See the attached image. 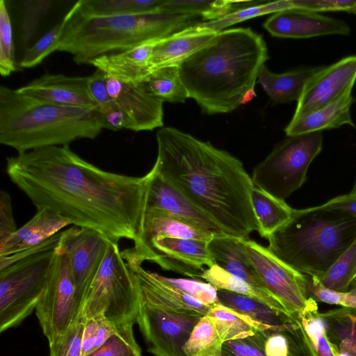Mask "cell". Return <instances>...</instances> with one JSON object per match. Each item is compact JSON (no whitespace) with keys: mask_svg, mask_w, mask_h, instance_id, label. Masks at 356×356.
Instances as JSON below:
<instances>
[{"mask_svg":"<svg viewBox=\"0 0 356 356\" xmlns=\"http://www.w3.org/2000/svg\"><path fill=\"white\" fill-rule=\"evenodd\" d=\"M6 172L37 209H52L72 225L97 231L114 241H136L143 209L144 176L104 170L69 145L9 156Z\"/></svg>","mask_w":356,"mask_h":356,"instance_id":"cell-1","label":"cell"},{"mask_svg":"<svg viewBox=\"0 0 356 356\" xmlns=\"http://www.w3.org/2000/svg\"><path fill=\"white\" fill-rule=\"evenodd\" d=\"M152 168L204 211L223 234L248 238L258 231L254 187L243 163L225 150L173 127L156 132Z\"/></svg>","mask_w":356,"mask_h":356,"instance_id":"cell-2","label":"cell"},{"mask_svg":"<svg viewBox=\"0 0 356 356\" xmlns=\"http://www.w3.org/2000/svg\"><path fill=\"white\" fill-rule=\"evenodd\" d=\"M269 58L262 36L250 28L224 29L179 65L188 92L208 115L227 113L240 106L254 87L261 67Z\"/></svg>","mask_w":356,"mask_h":356,"instance_id":"cell-3","label":"cell"},{"mask_svg":"<svg viewBox=\"0 0 356 356\" xmlns=\"http://www.w3.org/2000/svg\"><path fill=\"white\" fill-rule=\"evenodd\" d=\"M103 129L96 109L56 105L0 86V143L17 154L93 140Z\"/></svg>","mask_w":356,"mask_h":356,"instance_id":"cell-4","label":"cell"},{"mask_svg":"<svg viewBox=\"0 0 356 356\" xmlns=\"http://www.w3.org/2000/svg\"><path fill=\"white\" fill-rule=\"evenodd\" d=\"M200 18L193 14L165 11L88 17L74 4L63 18L65 25L57 51L72 55L76 64H90L102 55L168 37L200 23Z\"/></svg>","mask_w":356,"mask_h":356,"instance_id":"cell-5","label":"cell"},{"mask_svg":"<svg viewBox=\"0 0 356 356\" xmlns=\"http://www.w3.org/2000/svg\"><path fill=\"white\" fill-rule=\"evenodd\" d=\"M268 249L296 270L321 278L356 240V218L321 205L294 209Z\"/></svg>","mask_w":356,"mask_h":356,"instance_id":"cell-6","label":"cell"},{"mask_svg":"<svg viewBox=\"0 0 356 356\" xmlns=\"http://www.w3.org/2000/svg\"><path fill=\"white\" fill-rule=\"evenodd\" d=\"M66 230L40 245L0 257V332L19 325L36 308Z\"/></svg>","mask_w":356,"mask_h":356,"instance_id":"cell-7","label":"cell"},{"mask_svg":"<svg viewBox=\"0 0 356 356\" xmlns=\"http://www.w3.org/2000/svg\"><path fill=\"white\" fill-rule=\"evenodd\" d=\"M138 282L111 240L101 266L82 302L78 319L102 318L116 325L136 323L140 307Z\"/></svg>","mask_w":356,"mask_h":356,"instance_id":"cell-8","label":"cell"},{"mask_svg":"<svg viewBox=\"0 0 356 356\" xmlns=\"http://www.w3.org/2000/svg\"><path fill=\"white\" fill-rule=\"evenodd\" d=\"M322 131L288 136L253 169L255 187L285 200L305 183L308 168L323 147Z\"/></svg>","mask_w":356,"mask_h":356,"instance_id":"cell-9","label":"cell"},{"mask_svg":"<svg viewBox=\"0 0 356 356\" xmlns=\"http://www.w3.org/2000/svg\"><path fill=\"white\" fill-rule=\"evenodd\" d=\"M140 294L136 323L148 351L153 356H186L183 348L204 315L195 311L168 307L141 290Z\"/></svg>","mask_w":356,"mask_h":356,"instance_id":"cell-10","label":"cell"},{"mask_svg":"<svg viewBox=\"0 0 356 356\" xmlns=\"http://www.w3.org/2000/svg\"><path fill=\"white\" fill-rule=\"evenodd\" d=\"M245 252L266 289L296 317L305 312L318 310L309 292L308 275L302 274L273 254L268 248L244 239Z\"/></svg>","mask_w":356,"mask_h":356,"instance_id":"cell-11","label":"cell"},{"mask_svg":"<svg viewBox=\"0 0 356 356\" xmlns=\"http://www.w3.org/2000/svg\"><path fill=\"white\" fill-rule=\"evenodd\" d=\"M35 314L49 345L63 336L77 320L75 289L63 241Z\"/></svg>","mask_w":356,"mask_h":356,"instance_id":"cell-12","label":"cell"},{"mask_svg":"<svg viewBox=\"0 0 356 356\" xmlns=\"http://www.w3.org/2000/svg\"><path fill=\"white\" fill-rule=\"evenodd\" d=\"M111 240L97 231L85 227L73 225L66 229L63 246L68 258L74 285L78 316L85 295L102 264Z\"/></svg>","mask_w":356,"mask_h":356,"instance_id":"cell-13","label":"cell"},{"mask_svg":"<svg viewBox=\"0 0 356 356\" xmlns=\"http://www.w3.org/2000/svg\"><path fill=\"white\" fill-rule=\"evenodd\" d=\"M356 81V55L323 66L306 83L293 118H298L337 101L352 92Z\"/></svg>","mask_w":356,"mask_h":356,"instance_id":"cell-14","label":"cell"},{"mask_svg":"<svg viewBox=\"0 0 356 356\" xmlns=\"http://www.w3.org/2000/svg\"><path fill=\"white\" fill-rule=\"evenodd\" d=\"M144 177L143 211L160 210L216 235L223 234L204 211L153 168Z\"/></svg>","mask_w":356,"mask_h":356,"instance_id":"cell-15","label":"cell"},{"mask_svg":"<svg viewBox=\"0 0 356 356\" xmlns=\"http://www.w3.org/2000/svg\"><path fill=\"white\" fill-rule=\"evenodd\" d=\"M264 27L271 35L282 38L303 39L350 33V26L342 19L293 9L273 13L266 20Z\"/></svg>","mask_w":356,"mask_h":356,"instance_id":"cell-16","label":"cell"},{"mask_svg":"<svg viewBox=\"0 0 356 356\" xmlns=\"http://www.w3.org/2000/svg\"><path fill=\"white\" fill-rule=\"evenodd\" d=\"M107 75L110 96L125 113L131 131H152L163 126V102L147 92L140 84L119 81Z\"/></svg>","mask_w":356,"mask_h":356,"instance_id":"cell-17","label":"cell"},{"mask_svg":"<svg viewBox=\"0 0 356 356\" xmlns=\"http://www.w3.org/2000/svg\"><path fill=\"white\" fill-rule=\"evenodd\" d=\"M16 90L26 96L56 105L97 109L89 92L88 76L45 74Z\"/></svg>","mask_w":356,"mask_h":356,"instance_id":"cell-18","label":"cell"},{"mask_svg":"<svg viewBox=\"0 0 356 356\" xmlns=\"http://www.w3.org/2000/svg\"><path fill=\"white\" fill-rule=\"evenodd\" d=\"M218 33L198 23L160 39L149 60L151 72L163 67L179 66L208 44Z\"/></svg>","mask_w":356,"mask_h":356,"instance_id":"cell-19","label":"cell"},{"mask_svg":"<svg viewBox=\"0 0 356 356\" xmlns=\"http://www.w3.org/2000/svg\"><path fill=\"white\" fill-rule=\"evenodd\" d=\"M158 40L131 49L99 56L90 63L96 69L124 83L139 84L151 72L149 60Z\"/></svg>","mask_w":356,"mask_h":356,"instance_id":"cell-20","label":"cell"},{"mask_svg":"<svg viewBox=\"0 0 356 356\" xmlns=\"http://www.w3.org/2000/svg\"><path fill=\"white\" fill-rule=\"evenodd\" d=\"M71 222L56 211L37 209L35 216L0 245V257L37 246L63 231Z\"/></svg>","mask_w":356,"mask_h":356,"instance_id":"cell-21","label":"cell"},{"mask_svg":"<svg viewBox=\"0 0 356 356\" xmlns=\"http://www.w3.org/2000/svg\"><path fill=\"white\" fill-rule=\"evenodd\" d=\"M216 236L190 222L156 209L143 210L139 230L132 247H140L156 237L209 241Z\"/></svg>","mask_w":356,"mask_h":356,"instance_id":"cell-22","label":"cell"},{"mask_svg":"<svg viewBox=\"0 0 356 356\" xmlns=\"http://www.w3.org/2000/svg\"><path fill=\"white\" fill-rule=\"evenodd\" d=\"M244 239L245 238L226 234L213 236L209 241V249L212 258L216 265L226 271L264 291L270 293L245 252Z\"/></svg>","mask_w":356,"mask_h":356,"instance_id":"cell-23","label":"cell"},{"mask_svg":"<svg viewBox=\"0 0 356 356\" xmlns=\"http://www.w3.org/2000/svg\"><path fill=\"white\" fill-rule=\"evenodd\" d=\"M355 99L352 92L343 95L326 106L298 118H292L284 131L287 136L337 129L343 125L356 127L351 118L350 108Z\"/></svg>","mask_w":356,"mask_h":356,"instance_id":"cell-24","label":"cell"},{"mask_svg":"<svg viewBox=\"0 0 356 356\" xmlns=\"http://www.w3.org/2000/svg\"><path fill=\"white\" fill-rule=\"evenodd\" d=\"M323 66L305 67L281 74L273 73L263 65L257 79L274 104L298 101L307 81Z\"/></svg>","mask_w":356,"mask_h":356,"instance_id":"cell-25","label":"cell"},{"mask_svg":"<svg viewBox=\"0 0 356 356\" xmlns=\"http://www.w3.org/2000/svg\"><path fill=\"white\" fill-rule=\"evenodd\" d=\"M219 303L241 314L263 327L270 329L297 323L289 313L271 307L257 299L226 290H217Z\"/></svg>","mask_w":356,"mask_h":356,"instance_id":"cell-26","label":"cell"},{"mask_svg":"<svg viewBox=\"0 0 356 356\" xmlns=\"http://www.w3.org/2000/svg\"><path fill=\"white\" fill-rule=\"evenodd\" d=\"M251 202L258 223L257 232L265 238L285 224L293 211L284 200L255 186L251 192Z\"/></svg>","mask_w":356,"mask_h":356,"instance_id":"cell-27","label":"cell"},{"mask_svg":"<svg viewBox=\"0 0 356 356\" xmlns=\"http://www.w3.org/2000/svg\"><path fill=\"white\" fill-rule=\"evenodd\" d=\"M165 0H79L74 4L88 17L146 14L161 11Z\"/></svg>","mask_w":356,"mask_h":356,"instance_id":"cell-28","label":"cell"},{"mask_svg":"<svg viewBox=\"0 0 356 356\" xmlns=\"http://www.w3.org/2000/svg\"><path fill=\"white\" fill-rule=\"evenodd\" d=\"M260 3L259 1L165 0L161 11L193 14L203 20L213 21L243 8Z\"/></svg>","mask_w":356,"mask_h":356,"instance_id":"cell-29","label":"cell"},{"mask_svg":"<svg viewBox=\"0 0 356 356\" xmlns=\"http://www.w3.org/2000/svg\"><path fill=\"white\" fill-rule=\"evenodd\" d=\"M149 95L163 102L184 103L189 98L179 66H166L151 72L139 83Z\"/></svg>","mask_w":356,"mask_h":356,"instance_id":"cell-30","label":"cell"},{"mask_svg":"<svg viewBox=\"0 0 356 356\" xmlns=\"http://www.w3.org/2000/svg\"><path fill=\"white\" fill-rule=\"evenodd\" d=\"M201 278L216 290H226L243 295L261 301L274 309L288 312L282 304L271 293L251 285L216 264L207 268Z\"/></svg>","mask_w":356,"mask_h":356,"instance_id":"cell-31","label":"cell"},{"mask_svg":"<svg viewBox=\"0 0 356 356\" xmlns=\"http://www.w3.org/2000/svg\"><path fill=\"white\" fill-rule=\"evenodd\" d=\"M320 314L332 342L339 350L356 356V309L339 307Z\"/></svg>","mask_w":356,"mask_h":356,"instance_id":"cell-32","label":"cell"},{"mask_svg":"<svg viewBox=\"0 0 356 356\" xmlns=\"http://www.w3.org/2000/svg\"><path fill=\"white\" fill-rule=\"evenodd\" d=\"M260 331L266 356H308L298 321Z\"/></svg>","mask_w":356,"mask_h":356,"instance_id":"cell-33","label":"cell"},{"mask_svg":"<svg viewBox=\"0 0 356 356\" xmlns=\"http://www.w3.org/2000/svg\"><path fill=\"white\" fill-rule=\"evenodd\" d=\"M308 356H337L339 348L327 335L318 310L296 316Z\"/></svg>","mask_w":356,"mask_h":356,"instance_id":"cell-34","label":"cell"},{"mask_svg":"<svg viewBox=\"0 0 356 356\" xmlns=\"http://www.w3.org/2000/svg\"><path fill=\"white\" fill-rule=\"evenodd\" d=\"M207 316L213 323L222 343L228 341L252 336L257 330H265L248 317L220 303L211 307Z\"/></svg>","mask_w":356,"mask_h":356,"instance_id":"cell-35","label":"cell"},{"mask_svg":"<svg viewBox=\"0 0 356 356\" xmlns=\"http://www.w3.org/2000/svg\"><path fill=\"white\" fill-rule=\"evenodd\" d=\"M318 280L324 287L339 292L356 285V240Z\"/></svg>","mask_w":356,"mask_h":356,"instance_id":"cell-36","label":"cell"},{"mask_svg":"<svg viewBox=\"0 0 356 356\" xmlns=\"http://www.w3.org/2000/svg\"><path fill=\"white\" fill-rule=\"evenodd\" d=\"M222 343L208 316L195 325L183 350L186 356H207L222 350Z\"/></svg>","mask_w":356,"mask_h":356,"instance_id":"cell-37","label":"cell"},{"mask_svg":"<svg viewBox=\"0 0 356 356\" xmlns=\"http://www.w3.org/2000/svg\"><path fill=\"white\" fill-rule=\"evenodd\" d=\"M285 10H287V0L264 2L243 8L216 20L200 22V24L207 29L220 32L236 23Z\"/></svg>","mask_w":356,"mask_h":356,"instance_id":"cell-38","label":"cell"},{"mask_svg":"<svg viewBox=\"0 0 356 356\" xmlns=\"http://www.w3.org/2000/svg\"><path fill=\"white\" fill-rule=\"evenodd\" d=\"M131 324L121 325L98 349L87 356H142Z\"/></svg>","mask_w":356,"mask_h":356,"instance_id":"cell-39","label":"cell"},{"mask_svg":"<svg viewBox=\"0 0 356 356\" xmlns=\"http://www.w3.org/2000/svg\"><path fill=\"white\" fill-rule=\"evenodd\" d=\"M64 25V20L62 19L27 49L19 63V67L23 68L33 67L42 63L52 52L57 51Z\"/></svg>","mask_w":356,"mask_h":356,"instance_id":"cell-40","label":"cell"},{"mask_svg":"<svg viewBox=\"0 0 356 356\" xmlns=\"http://www.w3.org/2000/svg\"><path fill=\"white\" fill-rule=\"evenodd\" d=\"M13 28L6 1H0V73L8 76L16 71Z\"/></svg>","mask_w":356,"mask_h":356,"instance_id":"cell-41","label":"cell"},{"mask_svg":"<svg viewBox=\"0 0 356 356\" xmlns=\"http://www.w3.org/2000/svg\"><path fill=\"white\" fill-rule=\"evenodd\" d=\"M83 322L81 356H87L100 348L121 326L102 318H90Z\"/></svg>","mask_w":356,"mask_h":356,"instance_id":"cell-42","label":"cell"},{"mask_svg":"<svg viewBox=\"0 0 356 356\" xmlns=\"http://www.w3.org/2000/svg\"><path fill=\"white\" fill-rule=\"evenodd\" d=\"M156 277L172 287L211 307L219 304L217 290L208 282L185 278L167 277L156 273Z\"/></svg>","mask_w":356,"mask_h":356,"instance_id":"cell-43","label":"cell"},{"mask_svg":"<svg viewBox=\"0 0 356 356\" xmlns=\"http://www.w3.org/2000/svg\"><path fill=\"white\" fill-rule=\"evenodd\" d=\"M52 0H26L22 2V40L29 43L35 37L42 19L53 7Z\"/></svg>","mask_w":356,"mask_h":356,"instance_id":"cell-44","label":"cell"},{"mask_svg":"<svg viewBox=\"0 0 356 356\" xmlns=\"http://www.w3.org/2000/svg\"><path fill=\"white\" fill-rule=\"evenodd\" d=\"M308 281L309 294L316 302L356 309V291L339 292L327 289L316 277L308 275Z\"/></svg>","mask_w":356,"mask_h":356,"instance_id":"cell-45","label":"cell"},{"mask_svg":"<svg viewBox=\"0 0 356 356\" xmlns=\"http://www.w3.org/2000/svg\"><path fill=\"white\" fill-rule=\"evenodd\" d=\"M83 322L78 319L55 342L49 345V356H81Z\"/></svg>","mask_w":356,"mask_h":356,"instance_id":"cell-46","label":"cell"},{"mask_svg":"<svg viewBox=\"0 0 356 356\" xmlns=\"http://www.w3.org/2000/svg\"><path fill=\"white\" fill-rule=\"evenodd\" d=\"M312 13L346 12L356 15V0H288L287 10Z\"/></svg>","mask_w":356,"mask_h":356,"instance_id":"cell-47","label":"cell"},{"mask_svg":"<svg viewBox=\"0 0 356 356\" xmlns=\"http://www.w3.org/2000/svg\"><path fill=\"white\" fill-rule=\"evenodd\" d=\"M222 353L223 356H266L260 330L252 336L224 342Z\"/></svg>","mask_w":356,"mask_h":356,"instance_id":"cell-48","label":"cell"},{"mask_svg":"<svg viewBox=\"0 0 356 356\" xmlns=\"http://www.w3.org/2000/svg\"><path fill=\"white\" fill-rule=\"evenodd\" d=\"M88 89L91 97L97 105V109H102L112 103L107 86V75L103 71L96 70L88 76Z\"/></svg>","mask_w":356,"mask_h":356,"instance_id":"cell-49","label":"cell"},{"mask_svg":"<svg viewBox=\"0 0 356 356\" xmlns=\"http://www.w3.org/2000/svg\"><path fill=\"white\" fill-rule=\"evenodd\" d=\"M17 229L13 217L11 197L7 191L2 190L0 191V245Z\"/></svg>","mask_w":356,"mask_h":356,"instance_id":"cell-50","label":"cell"},{"mask_svg":"<svg viewBox=\"0 0 356 356\" xmlns=\"http://www.w3.org/2000/svg\"><path fill=\"white\" fill-rule=\"evenodd\" d=\"M96 110L104 129L112 131L131 129L130 123L125 113L113 99L108 106Z\"/></svg>","mask_w":356,"mask_h":356,"instance_id":"cell-51","label":"cell"},{"mask_svg":"<svg viewBox=\"0 0 356 356\" xmlns=\"http://www.w3.org/2000/svg\"><path fill=\"white\" fill-rule=\"evenodd\" d=\"M321 206L356 218V196L350 193L334 197Z\"/></svg>","mask_w":356,"mask_h":356,"instance_id":"cell-52","label":"cell"},{"mask_svg":"<svg viewBox=\"0 0 356 356\" xmlns=\"http://www.w3.org/2000/svg\"><path fill=\"white\" fill-rule=\"evenodd\" d=\"M255 97H256V92L254 90V87H252L244 94V95L243 96V97L240 102V105L246 104L249 103Z\"/></svg>","mask_w":356,"mask_h":356,"instance_id":"cell-53","label":"cell"},{"mask_svg":"<svg viewBox=\"0 0 356 356\" xmlns=\"http://www.w3.org/2000/svg\"><path fill=\"white\" fill-rule=\"evenodd\" d=\"M350 193L353 195H355L356 196V177H355V181H354V184H353V188L350 192Z\"/></svg>","mask_w":356,"mask_h":356,"instance_id":"cell-54","label":"cell"},{"mask_svg":"<svg viewBox=\"0 0 356 356\" xmlns=\"http://www.w3.org/2000/svg\"><path fill=\"white\" fill-rule=\"evenodd\" d=\"M337 356H353L351 354L346 352H343L339 350L337 352Z\"/></svg>","mask_w":356,"mask_h":356,"instance_id":"cell-55","label":"cell"},{"mask_svg":"<svg viewBox=\"0 0 356 356\" xmlns=\"http://www.w3.org/2000/svg\"><path fill=\"white\" fill-rule=\"evenodd\" d=\"M207 356H223L222 355V350H219L218 352H216L213 354H211V355H207Z\"/></svg>","mask_w":356,"mask_h":356,"instance_id":"cell-56","label":"cell"},{"mask_svg":"<svg viewBox=\"0 0 356 356\" xmlns=\"http://www.w3.org/2000/svg\"><path fill=\"white\" fill-rule=\"evenodd\" d=\"M351 290H354L355 291H356V285Z\"/></svg>","mask_w":356,"mask_h":356,"instance_id":"cell-57","label":"cell"}]
</instances>
